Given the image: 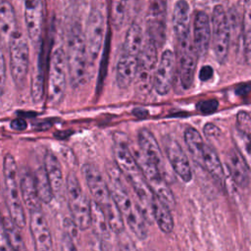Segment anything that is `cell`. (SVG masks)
<instances>
[{"label":"cell","mask_w":251,"mask_h":251,"mask_svg":"<svg viewBox=\"0 0 251 251\" xmlns=\"http://www.w3.org/2000/svg\"><path fill=\"white\" fill-rule=\"evenodd\" d=\"M106 172L109 178L108 187L111 197L122 213L124 220L138 239H146L148 235L147 223L137 203L129 195L124 182L123 174L113 164L106 165Z\"/></svg>","instance_id":"obj_1"},{"label":"cell","mask_w":251,"mask_h":251,"mask_svg":"<svg viewBox=\"0 0 251 251\" xmlns=\"http://www.w3.org/2000/svg\"><path fill=\"white\" fill-rule=\"evenodd\" d=\"M66 60L70 82L77 87L85 80L88 67L85 37L78 24H75L70 30Z\"/></svg>","instance_id":"obj_2"},{"label":"cell","mask_w":251,"mask_h":251,"mask_svg":"<svg viewBox=\"0 0 251 251\" xmlns=\"http://www.w3.org/2000/svg\"><path fill=\"white\" fill-rule=\"evenodd\" d=\"M19 170L15 158L6 154L3 161V175L5 181L6 203L9 217L19 228H24L26 224L25 209L21 200L19 185Z\"/></svg>","instance_id":"obj_3"},{"label":"cell","mask_w":251,"mask_h":251,"mask_svg":"<svg viewBox=\"0 0 251 251\" xmlns=\"http://www.w3.org/2000/svg\"><path fill=\"white\" fill-rule=\"evenodd\" d=\"M66 190L73 222L79 230L89 228L91 224L90 202L74 173H70L67 176Z\"/></svg>","instance_id":"obj_4"},{"label":"cell","mask_w":251,"mask_h":251,"mask_svg":"<svg viewBox=\"0 0 251 251\" xmlns=\"http://www.w3.org/2000/svg\"><path fill=\"white\" fill-rule=\"evenodd\" d=\"M67 85V60L63 48H56L50 58L47 98L51 106H57L64 98Z\"/></svg>","instance_id":"obj_5"},{"label":"cell","mask_w":251,"mask_h":251,"mask_svg":"<svg viewBox=\"0 0 251 251\" xmlns=\"http://www.w3.org/2000/svg\"><path fill=\"white\" fill-rule=\"evenodd\" d=\"M210 22L211 43L216 60L220 64H225L228 56L231 36L226 12L221 4H217L216 6H214Z\"/></svg>","instance_id":"obj_6"},{"label":"cell","mask_w":251,"mask_h":251,"mask_svg":"<svg viewBox=\"0 0 251 251\" xmlns=\"http://www.w3.org/2000/svg\"><path fill=\"white\" fill-rule=\"evenodd\" d=\"M131 152L145 181L154 195L167 204L170 208L174 207L176 204L175 196L170 189L168 181L163 177L159 170L139 150L131 149Z\"/></svg>","instance_id":"obj_7"},{"label":"cell","mask_w":251,"mask_h":251,"mask_svg":"<svg viewBox=\"0 0 251 251\" xmlns=\"http://www.w3.org/2000/svg\"><path fill=\"white\" fill-rule=\"evenodd\" d=\"M157 55L158 46L147 36L138 56V66L134 77L136 89L141 95H146L153 87V77L158 59Z\"/></svg>","instance_id":"obj_8"},{"label":"cell","mask_w":251,"mask_h":251,"mask_svg":"<svg viewBox=\"0 0 251 251\" xmlns=\"http://www.w3.org/2000/svg\"><path fill=\"white\" fill-rule=\"evenodd\" d=\"M8 46L11 74L15 84L22 88L25 85L29 67L28 45L23 33L18 29L11 38Z\"/></svg>","instance_id":"obj_9"},{"label":"cell","mask_w":251,"mask_h":251,"mask_svg":"<svg viewBox=\"0 0 251 251\" xmlns=\"http://www.w3.org/2000/svg\"><path fill=\"white\" fill-rule=\"evenodd\" d=\"M84 37L88 63L93 65L99 56L104 38V18L100 11L94 9L90 12Z\"/></svg>","instance_id":"obj_10"},{"label":"cell","mask_w":251,"mask_h":251,"mask_svg":"<svg viewBox=\"0 0 251 251\" xmlns=\"http://www.w3.org/2000/svg\"><path fill=\"white\" fill-rule=\"evenodd\" d=\"M167 0H149V8L146 20L147 36L156 45L162 46L166 38Z\"/></svg>","instance_id":"obj_11"},{"label":"cell","mask_w":251,"mask_h":251,"mask_svg":"<svg viewBox=\"0 0 251 251\" xmlns=\"http://www.w3.org/2000/svg\"><path fill=\"white\" fill-rule=\"evenodd\" d=\"M173 29L176 41V50L193 45L190 36L189 4L186 0H177L173 10Z\"/></svg>","instance_id":"obj_12"},{"label":"cell","mask_w":251,"mask_h":251,"mask_svg":"<svg viewBox=\"0 0 251 251\" xmlns=\"http://www.w3.org/2000/svg\"><path fill=\"white\" fill-rule=\"evenodd\" d=\"M164 148L167 160L174 173L182 181L189 182L192 178V171L188 158L181 146L175 138L166 136L164 138Z\"/></svg>","instance_id":"obj_13"},{"label":"cell","mask_w":251,"mask_h":251,"mask_svg":"<svg viewBox=\"0 0 251 251\" xmlns=\"http://www.w3.org/2000/svg\"><path fill=\"white\" fill-rule=\"evenodd\" d=\"M81 173L86 181L88 189L94 198V201L104 208L112 200L108 183L104 179L99 169L92 164H84L81 167Z\"/></svg>","instance_id":"obj_14"},{"label":"cell","mask_w":251,"mask_h":251,"mask_svg":"<svg viewBox=\"0 0 251 251\" xmlns=\"http://www.w3.org/2000/svg\"><path fill=\"white\" fill-rule=\"evenodd\" d=\"M138 145L139 151L151 162L155 165V167L159 170L160 174L163 177L168 181V177L170 176V173L168 167L166 165V161L164 160V156L161 150L158 141L156 140L153 133L147 128H141L138 132Z\"/></svg>","instance_id":"obj_15"},{"label":"cell","mask_w":251,"mask_h":251,"mask_svg":"<svg viewBox=\"0 0 251 251\" xmlns=\"http://www.w3.org/2000/svg\"><path fill=\"white\" fill-rule=\"evenodd\" d=\"M175 75V55L172 50H165L160 58L158 66H156L153 87L160 95H166L170 92Z\"/></svg>","instance_id":"obj_16"},{"label":"cell","mask_w":251,"mask_h":251,"mask_svg":"<svg viewBox=\"0 0 251 251\" xmlns=\"http://www.w3.org/2000/svg\"><path fill=\"white\" fill-rule=\"evenodd\" d=\"M29 229L36 250L49 251L52 249V234L41 209L29 211Z\"/></svg>","instance_id":"obj_17"},{"label":"cell","mask_w":251,"mask_h":251,"mask_svg":"<svg viewBox=\"0 0 251 251\" xmlns=\"http://www.w3.org/2000/svg\"><path fill=\"white\" fill-rule=\"evenodd\" d=\"M193 48L199 57L207 54L211 44V22L204 10H197L193 17Z\"/></svg>","instance_id":"obj_18"},{"label":"cell","mask_w":251,"mask_h":251,"mask_svg":"<svg viewBox=\"0 0 251 251\" xmlns=\"http://www.w3.org/2000/svg\"><path fill=\"white\" fill-rule=\"evenodd\" d=\"M25 22L31 43L34 46L39 44L43 24L42 0H25Z\"/></svg>","instance_id":"obj_19"},{"label":"cell","mask_w":251,"mask_h":251,"mask_svg":"<svg viewBox=\"0 0 251 251\" xmlns=\"http://www.w3.org/2000/svg\"><path fill=\"white\" fill-rule=\"evenodd\" d=\"M226 165L234 183L241 188L248 187L250 182V166L235 147L226 153Z\"/></svg>","instance_id":"obj_20"},{"label":"cell","mask_w":251,"mask_h":251,"mask_svg":"<svg viewBox=\"0 0 251 251\" xmlns=\"http://www.w3.org/2000/svg\"><path fill=\"white\" fill-rule=\"evenodd\" d=\"M177 56L179 81L184 89H188L194 81L198 56L193 48V45L177 50Z\"/></svg>","instance_id":"obj_21"},{"label":"cell","mask_w":251,"mask_h":251,"mask_svg":"<svg viewBox=\"0 0 251 251\" xmlns=\"http://www.w3.org/2000/svg\"><path fill=\"white\" fill-rule=\"evenodd\" d=\"M138 56L122 50L116 71V79L120 88L128 87L134 80L138 66Z\"/></svg>","instance_id":"obj_22"},{"label":"cell","mask_w":251,"mask_h":251,"mask_svg":"<svg viewBox=\"0 0 251 251\" xmlns=\"http://www.w3.org/2000/svg\"><path fill=\"white\" fill-rule=\"evenodd\" d=\"M19 185L21 197L28 211L41 209V201L37 195L34 176L29 171L24 170L19 174Z\"/></svg>","instance_id":"obj_23"},{"label":"cell","mask_w":251,"mask_h":251,"mask_svg":"<svg viewBox=\"0 0 251 251\" xmlns=\"http://www.w3.org/2000/svg\"><path fill=\"white\" fill-rule=\"evenodd\" d=\"M18 30L14 7L9 1L0 2V43L8 45L13 35Z\"/></svg>","instance_id":"obj_24"},{"label":"cell","mask_w":251,"mask_h":251,"mask_svg":"<svg viewBox=\"0 0 251 251\" xmlns=\"http://www.w3.org/2000/svg\"><path fill=\"white\" fill-rule=\"evenodd\" d=\"M195 163L207 171V173L217 181H222L224 179L225 174L222 162L216 151L208 144L205 143L203 145Z\"/></svg>","instance_id":"obj_25"},{"label":"cell","mask_w":251,"mask_h":251,"mask_svg":"<svg viewBox=\"0 0 251 251\" xmlns=\"http://www.w3.org/2000/svg\"><path fill=\"white\" fill-rule=\"evenodd\" d=\"M48 180L51 184L54 195H57L61 192L63 188V172L61 164L58 158L51 152H47L44 157V166H43Z\"/></svg>","instance_id":"obj_26"},{"label":"cell","mask_w":251,"mask_h":251,"mask_svg":"<svg viewBox=\"0 0 251 251\" xmlns=\"http://www.w3.org/2000/svg\"><path fill=\"white\" fill-rule=\"evenodd\" d=\"M43 55H44L43 43H40L37 63L32 75L31 87H30L31 98L34 103L40 102L44 95V57Z\"/></svg>","instance_id":"obj_27"},{"label":"cell","mask_w":251,"mask_h":251,"mask_svg":"<svg viewBox=\"0 0 251 251\" xmlns=\"http://www.w3.org/2000/svg\"><path fill=\"white\" fill-rule=\"evenodd\" d=\"M153 219L164 233H171L174 229V218L171 208L155 196L153 202Z\"/></svg>","instance_id":"obj_28"},{"label":"cell","mask_w":251,"mask_h":251,"mask_svg":"<svg viewBox=\"0 0 251 251\" xmlns=\"http://www.w3.org/2000/svg\"><path fill=\"white\" fill-rule=\"evenodd\" d=\"M91 208V224L90 226H93L94 232L101 239V241H108L110 238V227L105 217V214L101 207L94 201L90 203Z\"/></svg>","instance_id":"obj_29"},{"label":"cell","mask_w":251,"mask_h":251,"mask_svg":"<svg viewBox=\"0 0 251 251\" xmlns=\"http://www.w3.org/2000/svg\"><path fill=\"white\" fill-rule=\"evenodd\" d=\"M251 0H244V12L241 25V39H242V49L244 59L247 64L250 63V53H251Z\"/></svg>","instance_id":"obj_30"},{"label":"cell","mask_w":251,"mask_h":251,"mask_svg":"<svg viewBox=\"0 0 251 251\" xmlns=\"http://www.w3.org/2000/svg\"><path fill=\"white\" fill-rule=\"evenodd\" d=\"M142 44H143L142 29L138 24L132 23L126 33L122 50L139 55Z\"/></svg>","instance_id":"obj_31"},{"label":"cell","mask_w":251,"mask_h":251,"mask_svg":"<svg viewBox=\"0 0 251 251\" xmlns=\"http://www.w3.org/2000/svg\"><path fill=\"white\" fill-rule=\"evenodd\" d=\"M34 176V183L37 191V195L41 201V203L49 204L53 197L54 193L51 187V184L48 180L44 168H39L33 175Z\"/></svg>","instance_id":"obj_32"},{"label":"cell","mask_w":251,"mask_h":251,"mask_svg":"<svg viewBox=\"0 0 251 251\" xmlns=\"http://www.w3.org/2000/svg\"><path fill=\"white\" fill-rule=\"evenodd\" d=\"M3 219V226L6 240L11 249L14 250H25V245L23 236L20 232V228L15 225L10 217H5Z\"/></svg>","instance_id":"obj_33"},{"label":"cell","mask_w":251,"mask_h":251,"mask_svg":"<svg viewBox=\"0 0 251 251\" xmlns=\"http://www.w3.org/2000/svg\"><path fill=\"white\" fill-rule=\"evenodd\" d=\"M101 209L105 214L111 231L118 234L125 230V220L113 199L110 201L109 204Z\"/></svg>","instance_id":"obj_34"},{"label":"cell","mask_w":251,"mask_h":251,"mask_svg":"<svg viewBox=\"0 0 251 251\" xmlns=\"http://www.w3.org/2000/svg\"><path fill=\"white\" fill-rule=\"evenodd\" d=\"M184 142L192 159L194 160V162H196L203 148V145L205 144L202 135L196 128L188 126L184 131Z\"/></svg>","instance_id":"obj_35"},{"label":"cell","mask_w":251,"mask_h":251,"mask_svg":"<svg viewBox=\"0 0 251 251\" xmlns=\"http://www.w3.org/2000/svg\"><path fill=\"white\" fill-rule=\"evenodd\" d=\"M128 0H110L111 23L116 29L122 27L126 15Z\"/></svg>","instance_id":"obj_36"},{"label":"cell","mask_w":251,"mask_h":251,"mask_svg":"<svg viewBox=\"0 0 251 251\" xmlns=\"http://www.w3.org/2000/svg\"><path fill=\"white\" fill-rule=\"evenodd\" d=\"M233 138L235 142V148L241 153L246 162L250 165V135L235 130L233 133Z\"/></svg>","instance_id":"obj_37"},{"label":"cell","mask_w":251,"mask_h":251,"mask_svg":"<svg viewBox=\"0 0 251 251\" xmlns=\"http://www.w3.org/2000/svg\"><path fill=\"white\" fill-rule=\"evenodd\" d=\"M236 129L242 133L250 135L251 133V117L246 111H239L236 115Z\"/></svg>","instance_id":"obj_38"},{"label":"cell","mask_w":251,"mask_h":251,"mask_svg":"<svg viewBox=\"0 0 251 251\" xmlns=\"http://www.w3.org/2000/svg\"><path fill=\"white\" fill-rule=\"evenodd\" d=\"M219 107V102L216 99H208V100H203L197 103L196 109L202 114L208 115L214 113Z\"/></svg>","instance_id":"obj_39"},{"label":"cell","mask_w":251,"mask_h":251,"mask_svg":"<svg viewBox=\"0 0 251 251\" xmlns=\"http://www.w3.org/2000/svg\"><path fill=\"white\" fill-rule=\"evenodd\" d=\"M203 132L206 138H208L209 140L217 139L222 133L221 129L213 123H207L203 127Z\"/></svg>","instance_id":"obj_40"},{"label":"cell","mask_w":251,"mask_h":251,"mask_svg":"<svg viewBox=\"0 0 251 251\" xmlns=\"http://www.w3.org/2000/svg\"><path fill=\"white\" fill-rule=\"evenodd\" d=\"M6 86V64L3 51L0 47V97L3 95Z\"/></svg>","instance_id":"obj_41"},{"label":"cell","mask_w":251,"mask_h":251,"mask_svg":"<svg viewBox=\"0 0 251 251\" xmlns=\"http://www.w3.org/2000/svg\"><path fill=\"white\" fill-rule=\"evenodd\" d=\"M214 75V70L211 66L205 65L203 66L200 71H199V78L202 81H208L213 77Z\"/></svg>","instance_id":"obj_42"},{"label":"cell","mask_w":251,"mask_h":251,"mask_svg":"<svg viewBox=\"0 0 251 251\" xmlns=\"http://www.w3.org/2000/svg\"><path fill=\"white\" fill-rule=\"evenodd\" d=\"M27 125H26V122L25 119L23 118H17V119H14L12 122H11V127L14 129V130H18V131H22V130H25L26 128Z\"/></svg>","instance_id":"obj_43"},{"label":"cell","mask_w":251,"mask_h":251,"mask_svg":"<svg viewBox=\"0 0 251 251\" xmlns=\"http://www.w3.org/2000/svg\"><path fill=\"white\" fill-rule=\"evenodd\" d=\"M117 235H119V237H120V245H121L122 249H134L135 248L134 244L131 242V240L129 238L127 239V241H126V233L125 234V230L118 233Z\"/></svg>","instance_id":"obj_44"},{"label":"cell","mask_w":251,"mask_h":251,"mask_svg":"<svg viewBox=\"0 0 251 251\" xmlns=\"http://www.w3.org/2000/svg\"><path fill=\"white\" fill-rule=\"evenodd\" d=\"M0 249L1 250H6V249H11L6 237H5V232H4V226H3V219L0 217Z\"/></svg>","instance_id":"obj_45"},{"label":"cell","mask_w":251,"mask_h":251,"mask_svg":"<svg viewBox=\"0 0 251 251\" xmlns=\"http://www.w3.org/2000/svg\"><path fill=\"white\" fill-rule=\"evenodd\" d=\"M235 92L239 96H248V94L250 92V84L248 82H246V83L238 85L235 89Z\"/></svg>","instance_id":"obj_46"},{"label":"cell","mask_w":251,"mask_h":251,"mask_svg":"<svg viewBox=\"0 0 251 251\" xmlns=\"http://www.w3.org/2000/svg\"><path fill=\"white\" fill-rule=\"evenodd\" d=\"M135 111H137V112H139V114L137 113V114H135L137 117H141V118H144V117H146L147 115H148V112L145 110V109H134Z\"/></svg>","instance_id":"obj_47"},{"label":"cell","mask_w":251,"mask_h":251,"mask_svg":"<svg viewBox=\"0 0 251 251\" xmlns=\"http://www.w3.org/2000/svg\"><path fill=\"white\" fill-rule=\"evenodd\" d=\"M195 3L200 6V7H203V6H206L208 5L209 3V0H195Z\"/></svg>","instance_id":"obj_48"}]
</instances>
